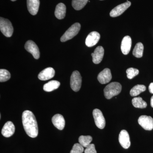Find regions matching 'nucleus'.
<instances>
[{
	"label": "nucleus",
	"instance_id": "25",
	"mask_svg": "<svg viewBox=\"0 0 153 153\" xmlns=\"http://www.w3.org/2000/svg\"><path fill=\"white\" fill-rule=\"evenodd\" d=\"M92 140V137L90 136H80L79 137V143L83 147L86 148L91 144Z\"/></svg>",
	"mask_w": 153,
	"mask_h": 153
},
{
	"label": "nucleus",
	"instance_id": "15",
	"mask_svg": "<svg viewBox=\"0 0 153 153\" xmlns=\"http://www.w3.org/2000/svg\"><path fill=\"white\" fill-rule=\"evenodd\" d=\"M132 41L129 36H126L123 39L121 45V49L124 55L128 54L131 49Z\"/></svg>",
	"mask_w": 153,
	"mask_h": 153
},
{
	"label": "nucleus",
	"instance_id": "16",
	"mask_svg": "<svg viewBox=\"0 0 153 153\" xmlns=\"http://www.w3.org/2000/svg\"><path fill=\"white\" fill-rule=\"evenodd\" d=\"M55 71L52 67H48L41 71L38 74V77L41 80H47L54 77Z\"/></svg>",
	"mask_w": 153,
	"mask_h": 153
},
{
	"label": "nucleus",
	"instance_id": "29",
	"mask_svg": "<svg viewBox=\"0 0 153 153\" xmlns=\"http://www.w3.org/2000/svg\"><path fill=\"white\" fill-rule=\"evenodd\" d=\"M84 153H97L94 145V144H90L88 145L84 151Z\"/></svg>",
	"mask_w": 153,
	"mask_h": 153
},
{
	"label": "nucleus",
	"instance_id": "20",
	"mask_svg": "<svg viewBox=\"0 0 153 153\" xmlns=\"http://www.w3.org/2000/svg\"><path fill=\"white\" fill-rule=\"evenodd\" d=\"M60 85V82L57 80H52L44 85V90L47 92H51L57 89Z\"/></svg>",
	"mask_w": 153,
	"mask_h": 153
},
{
	"label": "nucleus",
	"instance_id": "26",
	"mask_svg": "<svg viewBox=\"0 0 153 153\" xmlns=\"http://www.w3.org/2000/svg\"><path fill=\"white\" fill-rule=\"evenodd\" d=\"M11 74L8 71L4 69L0 70V82H4L7 81L10 78Z\"/></svg>",
	"mask_w": 153,
	"mask_h": 153
},
{
	"label": "nucleus",
	"instance_id": "23",
	"mask_svg": "<svg viewBox=\"0 0 153 153\" xmlns=\"http://www.w3.org/2000/svg\"><path fill=\"white\" fill-rule=\"evenodd\" d=\"M146 86L143 85H137L131 88L130 94L132 97L137 96L146 91Z\"/></svg>",
	"mask_w": 153,
	"mask_h": 153
},
{
	"label": "nucleus",
	"instance_id": "22",
	"mask_svg": "<svg viewBox=\"0 0 153 153\" xmlns=\"http://www.w3.org/2000/svg\"><path fill=\"white\" fill-rule=\"evenodd\" d=\"M143 50L144 46L142 43H138L133 51V55L137 58H140L143 57Z\"/></svg>",
	"mask_w": 153,
	"mask_h": 153
},
{
	"label": "nucleus",
	"instance_id": "7",
	"mask_svg": "<svg viewBox=\"0 0 153 153\" xmlns=\"http://www.w3.org/2000/svg\"><path fill=\"white\" fill-rule=\"evenodd\" d=\"M140 125L146 130L151 131L153 129V119L151 116L142 115L138 120Z\"/></svg>",
	"mask_w": 153,
	"mask_h": 153
},
{
	"label": "nucleus",
	"instance_id": "19",
	"mask_svg": "<svg viewBox=\"0 0 153 153\" xmlns=\"http://www.w3.org/2000/svg\"><path fill=\"white\" fill-rule=\"evenodd\" d=\"M66 13V7L63 3H59L55 9V14L57 19H62L65 18Z\"/></svg>",
	"mask_w": 153,
	"mask_h": 153
},
{
	"label": "nucleus",
	"instance_id": "28",
	"mask_svg": "<svg viewBox=\"0 0 153 153\" xmlns=\"http://www.w3.org/2000/svg\"><path fill=\"white\" fill-rule=\"evenodd\" d=\"M84 152V147L79 143H75L73 146L70 153H82Z\"/></svg>",
	"mask_w": 153,
	"mask_h": 153
},
{
	"label": "nucleus",
	"instance_id": "12",
	"mask_svg": "<svg viewBox=\"0 0 153 153\" xmlns=\"http://www.w3.org/2000/svg\"><path fill=\"white\" fill-rule=\"evenodd\" d=\"M112 79L111 71L108 68H105L99 74L97 79L101 84H106L108 83Z\"/></svg>",
	"mask_w": 153,
	"mask_h": 153
},
{
	"label": "nucleus",
	"instance_id": "32",
	"mask_svg": "<svg viewBox=\"0 0 153 153\" xmlns=\"http://www.w3.org/2000/svg\"><path fill=\"white\" fill-rule=\"evenodd\" d=\"M11 1H16V0H11Z\"/></svg>",
	"mask_w": 153,
	"mask_h": 153
},
{
	"label": "nucleus",
	"instance_id": "24",
	"mask_svg": "<svg viewBox=\"0 0 153 153\" xmlns=\"http://www.w3.org/2000/svg\"><path fill=\"white\" fill-rule=\"evenodd\" d=\"M88 1V0H72V7L76 10H79L85 7Z\"/></svg>",
	"mask_w": 153,
	"mask_h": 153
},
{
	"label": "nucleus",
	"instance_id": "6",
	"mask_svg": "<svg viewBox=\"0 0 153 153\" xmlns=\"http://www.w3.org/2000/svg\"><path fill=\"white\" fill-rule=\"evenodd\" d=\"M93 116L97 126L100 129L104 128L105 126V120L101 111L97 108L94 109L93 111Z\"/></svg>",
	"mask_w": 153,
	"mask_h": 153
},
{
	"label": "nucleus",
	"instance_id": "11",
	"mask_svg": "<svg viewBox=\"0 0 153 153\" xmlns=\"http://www.w3.org/2000/svg\"><path fill=\"white\" fill-rule=\"evenodd\" d=\"M100 38V34L98 32L95 31L91 32L88 34L85 39V45L88 47H93L98 43Z\"/></svg>",
	"mask_w": 153,
	"mask_h": 153
},
{
	"label": "nucleus",
	"instance_id": "13",
	"mask_svg": "<svg viewBox=\"0 0 153 153\" xmlns=\"http://www.w3.org/2000/svg\"><path fill=\"white\" fill-rule=\"evenodd\" d=\"M104 54V49L101 46L97 47L93 53H91L92 61L95 64H99L103 59Z\"/></svg>",
	"mask_w": 153,
	"mask_h": 153
},
{
	"label": "nucleus",
	"instance_id": "30",
	"mask_svg": "<svg viewBox=\"0 0 153 153\" xmlns=\"http://www.w3.org/2000/svg\"><path fill=\"white\" fill-rule=\"evenodd\" d=\"M149 91L151 93L153 94V82L150 83L149 87Z\"/></svg>",
	"mask_w": 153,
	"mask_h": 153
},
{
	"label": "nucleus",
	"instance_id": "31",
	"mask_svg": "<svg viewBox=\"0 0 153 153\" xmlns=\"http://www.w3.org/2000/svg\"><path fill=\"white\" fill-rule=\"evenodd\" d=\"M151 105L152 107L153 108V96H152L151 99Z\"/></svg>",
	"mask_w": 153,
	"mask_h": 153
},
{
	"label": "nucleus",
	"instance_id": "33",
	"mask_svg": "<svg viewBox=\"0 0 153 153\" xmlns=\"http://www.w3.org/2000/svg\"><path fill=\"white\" fill-rule=\"evenodd\" d=\"M101 1H102V0H101Z\"/></svg>",
	"mask_w": 153,
	"mask_h": 153
},
{
	"label": "nucleus",
	"instance_id": "8",
	"mask_svg": "<svg viewBox=\"0 0 153 153\" xmlns=\"http://www.w3.org/2000/svg\"><path fill=\"white\" fill-rule=\"evenodd\" d=\"M131 3L129 1L121 4L113 9L110 13V16L111 17H116L122 15L128 8L130 7Z\"/></svg>",
	"mask_w": 153,
	"mask_h": 153
},
{
	"label": "nucleus",
	"instance_id": "9",
	"mask_svg": "<svg viewBox=\"0 0 153 153\" xmlns=\"http://www.w3.org/2000/svg\"><path fill=\"white\" fill-rule=\"evenodd\" d=\"M25 49L31 53L35 59H39L40 52L38 46L35 42L31 40L27 41L25 45Z\"/></svg>",
	"mask_w": 153,
	"mask_h": 153
},
{
	"label": "nucleus",
	"instance_id": "27",
	"mask_svg": "<svg viewBox=\"0 0 153 153\" xmlns=\"http://www.w3.org/2000/svg\"><path fill=\"white\" fill-rule=\"evenodd\" d=\"M127 76L129 79H132L139 73L138 69L134 68H130L127 69Z\"/></svg>",
	"mask_w": 153,
	"mask_h": 153
},
{
	"label": "nucleus",
	"instance_id": "4",
	"mask_svg": "<svg viewBox=\"0 0 153 153\" xmlns=\"http://www.w3.org/2000/svg\"><path fill=\"white\" fill-rule=\"evenodd\" d=\"M0 30L3 35L7 37H11L13 33V28L11 22L2 17L0 18Z\"/></svg>",
	"mask_w": 153,
	"mask_h": 153
},
{
	"label": "nucleus",
	"instance_id": "14",
	"mask_svg": "<svg viewBox=\"0 0 153 153\" xmlns=\"http://www.w3.org/2000/svg\"><path fill=\"white\" fill-rule=\"evenodd\" d=\"M15 131L14 124L11 121H8L4 125L1 131L2 134L6 137H9L13 135Z\"/></svg>",
	"mask_w": 153,
	"mask_h": 153
},
{
	"label": "nucleus",
	"instance_id": "3",
	"mask_svg": "<svg viewBox=\"0 0 153 153\" xmlns=\"http://www.w3.org/2000/svg\"><path fill=\"white\" fill-rule=\"evenodd\" d=\"M81 28V25L78 23H76L72 25L68 30H66L63 36L60 38V41L62 42H66L72 39L76 36Z\"/></svg>",
	"mask_w": 153,
	"mask_h": 153
},
{
	"label": "nucleus",
	"instance_id": "10",
	"mask_svg": "<svg viewBox=\"0 0 153 153\" xmlns=\"http://www.w3.org/2000/svg\"><path fill=\"white\" fill-rule=\"evenodd\" d=\"M119 141L124 149H128L130 146L129 135L128 132L125 130H123L120 131L119 136Z\"/></svg>",
	"mask_w": 153,
	"mask_h": 153
},
{
	"label": "nucleus",
	"instance_id": "21",
	"mask_svg": "<svg viewBox=\"0 0 153 153\" xmlns=\"http://www.w3.org/2000/svg\"><path fill=\"white\" fill-rule=\"evenodd\" d=\"M132 103L134 107L137 108H146L147 105L146 102L144 101L140 97H135L132 100Z\"/></svg>",
	"mask_w": 153,
	"mask_h": 153
},
{
	"label": "nucleus",
	"instance_id": "18",
	"mask_svg": "<svg viewBox=\"0 0 153 153\" xmlns=\"http://www.w3.org/2000/svg\"><path fill=\"white\" fill-rule=\"evenodd\" d=\"M28 11L31 15L35 16L38 13L40 6L39 0H27Z\"/></svg>",
	"mask_w": 153,
	"mask_h": 153
},
{
	"label": "nucleus",
	"instance_id": "17",
	"mask_svg": "<svg viewBox=\"0 0 153 153\" xmlns=\"http://www.w3.org/2000/svg\"><path fill=\"white\" fill-rule=\"evenodd\" d=\"M52 122L58 129L62 130L65 126V120L63 116L60 114L55 115L52 118Z\"/></svg>",
	"mask_w": 153,
	"mask_h": 153
},
{
	"label": "nucleus",
	"instance_id": "2",
	"mask_svg": "<svg viewBox=\"0 0 153 153\" xmlns=\"http://www.w3.org/2000/svg\"><path fill=\"white\" fill-rule=\"evenodd\" d=\"M122 85L118 82H112L105 86L104 89L105 97L107 99H110L120 93Z\"/></svg>",
	"mask_w": 153,
	"mask_h": 153
},
{
	"label": "nucleus",
	"instance_id": "5",
	"mask_svg": "<svg viewBox=\"0 0 153 153\" xmlns=\"http://www.w3.org/2000/svg\"><path fill=\"white\" fill-rule=\"evenodd\" d=\"M82 77L79 71H74L72 72L70 79L71 89L75 92L79 91L81 86Z\"/></svg>",
	"mask_w": 153,
	"mask_h": 153
},
{
	"label": "nucleus",
	"instance_id": "1",
	"mask_svg": "<svg viewBox=\"0 0 153 153\" xmlns=\"http://www.w3.org/2000/svg\"><path fill=\"white\" fill-rule=\"evenodd\" d=\"M22 118V123L26 133L31 137H36L38 134V126L33 113L30 111H25L23 113Z\"/></svg>",
	"mask_w": 153,
	"mask_h": 153
}]
</instances>
